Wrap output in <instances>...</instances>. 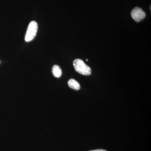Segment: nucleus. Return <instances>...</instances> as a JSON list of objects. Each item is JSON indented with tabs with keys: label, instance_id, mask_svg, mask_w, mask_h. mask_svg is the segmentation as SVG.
<instances>
[{
	"label": "nucleus",
	"instance_id": "2",
	"mask_svg": "<svg viewBox=\"0 0 151 151\" xmlns=\"http://www.w3.org/2000/svg\"><path fill=\"white\" fill-rule=\"evenodd\" d=\"M38 24L37 22L33 21L30 22L25 37V40L27 42L31 41L35 37L37 33Z\"/></svg>",
	"mask_w": 151,
	"mask_h": 151
},
{
	"label": "nucleus",
	"instance_id": "7",
	"mask_svg": "<svg viewBox=\"0 0 151 151\" xmlns=\"http://www.w3.org/2000/svg\"><path fill=\"white\" fill-rule=\"evenodd\" d=\"M86 61H88V59H86Z\"/></svg>",
	"mask_w": 151,
	"mask_h": 151
},
{
	"label": "nucleus",
	"instance_id": "5",
	"mask_svg": "<svg viewBox=\"0 0 151 151\" xmlns=\"http://www.w3.org/2000/svg\"><path fill=\"white\" fill-rule=\"evenodd\" d=\"M52 73L55 77L59 78L62 75V70L58 65H54L52 68Z\"/></svg>",
	"mask_w": 151,
	"mask_h": 151
},
{
	"label": "nucleus",
	"instance_id": "4",
	"mask_svg": "<svg viewBox=\"0 0 151 151\" xmlns=\"http://www.w3.org/2000/svg\"><path fill=\"white\" fill-rule=\"evenodd\" d=\"M68 85L70 88L74 90H78L80 89V85L79 83L73 78H71L68 82Z\"/></svg>",
	"mask_w": 151,
	"mask_h": 151
},
{
	"label": "nucleus",
	"instance_id": "3",
	"mask_svg": "<svg viewBox=\"0 0 151 151\" xmlns=\"http://www.w3.org/2000/svg\"><path fill=\"white\" fill-rule=\"evenodd\" d=\"M131 16L135 21L139 22L145 18L146 14L140 8L136 7L131 12Z\"/></svg>",
	"mask_w": 151,
	"mask_h": 151
},
{
	"label": "nucleus",
	"instance_id": "1",
	"mask_svg": "<svg viewBox=\"0 0 151 151\" xmlns=\"http://www.w3.org/2000/svg\"><path fill=\"white\" fill-rule=\"evenodd\" d=\"M73 65L75 70L80 74L84 75L91 74L92 70L88 65H86L83 60L80 59L74 60Z\"/></svg>",
	"mask_w": 151,
	"mask_h": 151
},
{
	"label": "nucleus",
	"instance_id": "6",
	"mask_svg": "<svg viewBox=\"0 0 151 151\" xmlns=\"http://www.w3.org/2000/svg\"><path fill=\"white\" fill-rule=\"evenodd\" d=\"M89 151H107L105 150H102V149H99V150H91Z\"/></svg>",
	"mask_w": 151,
	"mask_h": 151
}]
</instances>
